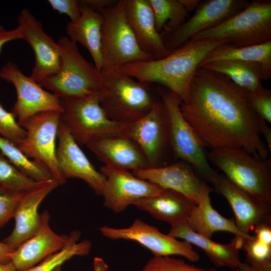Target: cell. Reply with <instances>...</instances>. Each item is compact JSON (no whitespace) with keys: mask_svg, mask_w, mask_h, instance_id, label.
Returning <instances> with one entry per match:
<instances>
[{"mask_svg":"<svg viewBox=\"0 0 271 271\" xmlns=\"http://www.w3.org/2000/svg\"><path fill=\"white\" fill-rule=\"evenodd\" d=\"M249 92L225 75L200 67L181 111L204 147L241 148L266 159L269 151L260 137L262 118L249 105Z\"/></svg>","mask_w":271,"mask_h":271,"instance_id":"cell-1","label":"cell"},{"mask_svg":"<svg viewBox=\"0 0 271 271\" xmlns=\"http://www.w3.org/2000/svg\"><path fill=\"white\" fill-rule=\"evenodd\" d=\"M227 40H189L161 59L129 63L121 69L127 76L143 83H158L177 94L183 102L188 96L192 80L207 55Z\"/></svg>","mask_w":271,"mask_h":271,"instance_id":"cell-2","label":"cell"},{"mask_svg":"<svg viewBox=\"0 0 271 271\" xmlns=\"http://www.w3.org/2000/svg\"><path fill=\"white\" fill-rule=\"evenodd\" d=\"M57 43L61 58L60 71L39 84L66 101L84 98L101 90V71L84 58L76 43L67 36L60 37Z\"/></svg>","mask_w":271,"mask_h":271,"instance_id":"cell-3","label":"cell"},{"mask_svg":"<svg viewBox=\"0 0 271 271\" xmlns=\"http://www.w3.org/2000/svg\"><path fill=\"white\" fill-rule=\"evenodd\" d=\"M100 104L110 119L123 123L137 120L157 102L148 84L124 74L120 68H102Z\"/></svg>","mask_w":271,"mask_h":271,"instance_id":"cell-4","label":"cell"},{"mask_svg":"<svg viewBox=\"0 0 271 271\" xmlns=\"http://www.w3.org/2000/svg\"><path fill=\"white\" fill-rule=\"evenodd\" d=\"M206 155L228 179L271 209L270 159L256 158L241 148L214 149Z\"/></svg>","mask_w":271,"mask_h":271,"instance_id":"cell-5","label":"cell"},{"mask_svg":"<svg viewBox=\"0 0 271 271\" xmlns=\"http://www.w3.org/2000/svg\"><path fill=\"white\" fill-rule=\"evenodd\" d=\"M225 39L237 47L260 44L271 41V1L254 0L241 11L217 26L190 40Z\"/></svg>","mask_w":271,"mask_h":271,"instance_id":"cell-6","label":"cell"},{"mask_svg":"<svg viewBox=\"0 0 271 271\" xmlns=\"http://www.w3.org/2000/svg\"><path fill=\"white\" fill-rule=\"evenodd\" d=\"M126 2L117 1L100 12L102 18V68H121L129 63L153 59L141 49L129 26L125 15Z\"/></svg>","mask_w":271,"mask_h":271,"instance_id":"cell-7","label":"cell"},{"mask_svg":"<svg viewBox=\"0 0 271 271\" xmlns=\"http://www.w3.org/2000/svg\"><path fill=\"white\" fill-rule=\"evenodd\" d=\"M61 112L49 110L38 113L20 125L27 131L19 146L28 158L45 168L59 185L67 181L60 169L56 156V139Z\"/></svg>","mask_w":271,"mask_h":271,"instance_id":"cell-8","label":"cell"},{"mask_svg":"<svg viewBox=\"0 0 271 271\" xmlns=\"http://www.w3.org/2000/svg\"><path fill=\"white\" fill-rule=\"evenodd\" d=\"M161 95L168 119L169 143L175 156L207 180L214 170L209 164L205 147L182 114L181 99L170 90Z\"/></svg>","mask_w":271,"mask_h":271,"instance_id":"cell-9","label":"cell"},{"mask_svg":"<svg viewBox=\"0 0 271 271\" xmlns=\"http://www.w3.org/2000/svg\"><path fill=\"white\" fill-rule=\"evenodd\" d=\"M101 96V90L80 99L61 100L63 110L60 119L77 143L84 145L93 136L124 133L127 123L107 116L100 104Z\"/></svg>","mask_w":271,"mask_h":271,"instance_id":"cell-10","label":"cell"},{"mask_svg":"<svg viewBox=\"0 0 271 271\" xmlns=\"http://www.w3.org/2000/svg\"><path fill=\"white\" fill-rule=\"evenodd\" d=\"M124 134L138 145L150 168L165 166L170 143L168 119L163 102H157L144 116L127 123Z\"/></svg>","mask_w":271,"mask_h":271,"instance_id":"cell-11","label":"cell"},{"mask_svg":"<svg viewBox=\"0 0 271 271\" xmlns=\"http://www.w3.org/2000/svg\"><path fill=\"white\" fill-rule=\"evenodd\" d=\"M0 78L15 86L17 100L12 112L21 125L35 114L45 111L62 112L61 99L26 76L14 62H8L0 70Z\"/></svg>","mask_w":271,"mask_h":271,"instance_id":"cell-12","label":"cell"},{"mask_svg":"<svg viewBox=\"0 0 271 271\" xmlns=\"http://www.w3.org/2000/svg\"><path fill=\"white\" fill-rule=\"evenodd\" d=\"M99 230L103 235L112 240L123 239L136 241L150 250L155 256L178 255L193 262L198 260L200 257L190 243L164 234L140 219H135L126 228L103 226Z\"/></svg>","mask_w":271,"mask_h":271,"instance_id":"cell-13","label":"cell"},{"mask_svg":"<svg viewBox=\"0 0 271 271\" xmlns=\"http://www.w3.org/2000/svg\"><path fill=\"white\" fill-rule=\"evenodd\" d=\"M100 172L106 178L101 194L104 206L115 213L124 211L137 200L159 194L163 190L128 170L103 165Z\"/></svg>","mask_w":271,"mask_h":271,"instance_id":"cell-14","label":"cell"},{"mask_svg":"<svg viewBox=\"0 0 271 271\" xmlns=\"http://www.w3.org/2000/svg\"><path fill=\"white\" fill-rule=\"evenodd\" d=\"M246 0H207L200 2L195 14L164 40L170 52L196 35L209 30L243 10Z\"/></svg>","mask_w":271,"mask_h":271,"instance_id":"cell-15","label":"cell"},{"mask_svg":"<svg viewBox=\"0 0 271 271\" xmlns=\"http://www.w3.org/2000/svg\"><path fill=\"white\" fill-rule=\"evenodd\" d=\"M25 40L32 47L35 61L30 77L40 83L57 74L61 58L57 42L44 31L42 23L27 9L22 10L17 18Z\"/></svg>","mask_w":271,"mask_h":271,"instance_id":"cell-16","label":"cell"},{"mask_svg":"<svg viewBox=\"0 0 271 271\" xmlns=\"http://www.w3.org/2000/svg\"><path fill=\"white\" fill-rule=\"evenodd\" d=\"M206 180L227 200L234 213L236 225L242 234L250 235V232L261 224L271 225V209L264 207L224 174L214 171Z\"/></svg>","mask_w":271,"mask_h":271,"instance_id":"cell-17","label":"cell"},{"mask_svg":"<svg viewBox=\"0 0 271 271\" xmlns=\"http://www.w3.org/2000/svg\"><path fill=\"white\" fill-rule=\"evenodd\" d=\"M84 145L104 165L132 171L150 168L139 147L124 133L93 136Z\"/></svg>","mask_w":271,"mask_h":271,"instance_id":"cell-18","label":"cell"},{"mask_svg":"<svg viewBox=\"0 0 271 271\" xmlns=\"http://www.w3.org/2000/svg\"><path fill=\"white\" fill-rule=\"evenodd\" d=\"M57 137V159L64 178L66 180L71 178L82 179L96 194L101 195L106 181L105 176L95 169L61 119Z\"/></svg>","mask_w":271,"mask_h":271,"instance_id":"cell-19","label":"cell"},{"mask_svg":"<svg viewBox=\"0 0 271 271\" xmlns=\"http://www.w3.org/2000/svg\"><path fill=\"white\" fill-rule=\"evenodd\" d=\"M50 215L44 210L40 214V224L37 231L13 252L10 261L17 271H25L36 265L49 255L64 248L72 239L69 235H59L49 225Z\"/></svg>","mask_w":271,"mask_h":271,"instance_id":"cell-20","label":"cell"},{"mask_svg":"<svg viewBox=\"0 0 271 271\" xmlns=\"http://www.w3.org/2000/svg\"><path fill=\"white\" fill-rule=\"evenodd\" d=\"M171 226L168 235L200 247L215 266H225L236 271H256L240 259L239 249L242 247L244 241L242 237L235 236L230 243L222 244L194 232L189 227L187 221Z\"/></svg>","mask_w":271,"mask_h":271,"instance_id":"cell-21","label":"cell"},{"mask_svg":"<svg viewBox=\"0 0 271 271\" xmlns=\"http://www.w3.org/2000/svg\"><path fill=\"white\" fill-rule=\"evenodd\" d=\"M59 185L53 180L25 193L13 217L15 220V227L10 235L2 241L4 243L15 250L37 231L40 224L39 206L44 199Z\"/></svg>","mask_w":271,"mask_h":271,"instance_id":"cell-22","label":"cell"},{"mask_svg":"<svg viewBox=\"0 0 271 271\" xmlns=\"http://www.w3.org/2000/svg\"><path fill=\"white\" fill-rule=\"evenodd\" d=\"M126 20L141 49L153 59L163 58L171 52L166 47L156 29L154 16L149 0H126Z\"/></svg>","mask_w":271,"mask_h":271,"instance_id":"cell-23","label":"cell"},{"mask_svg":"<svg viewBox=\"0 0 271 271\" xmlns=\"http://www.w3.org/2000/svg\"><path fill=\"white\" fill-rule=\"evenodd\" d=\"M132 173L162 188L181 193L197 203L203 180L190 164L183 160L167 166L134 170Z\"/></svg>","mask_w":271,"mask_h":271,"instance_id":"cell-24","label":"cell"},{"mask_svg":"<svg viewBox=\"0 0 271 271\" xmlns=\"http://www.w3.org/2000/svg\"><path fill=\"white\" fill-rule=\"evenodd\" d=\"M212 189L203 180L198 202L187 220L189 227L198 234L211 238L216 231H224L248 238L251 235L242 234L236 225L233 219H227L221 215L212 206L210 194Z\"/></svg>","mask_w":271,"mask_h":271,"instance_id":"cell-25","label":"cell"},{"mask_svg":"<svg viewBox=\"0 0 271 271\" xmlns=\"http://www.w3.org/2000/svg\"><path fill=\"white\" fill-rule=\"evenodd\" d=\"M196 204L181 193L163 188L159 194L137 200L132 205L172 225L187 221Z\"/></svg>","mask_w":271,"mask_h":271,"instance_id":"cell-26","label":"cell"},{"mask_svg":"<svg viewBox=\"0 0 271 271\" xmlns=\"http://www.w3.org/2000/svg\"><path fill=\"white\" fill-rule=\"evenodd\" d=\"M79 4L80 16L76 21H70L67 24V36L73 42L80 43L88 50L95 66L101 71L103 66L102 16L91 8L80 3Z\"/></svg>","mask_w":271,"mask_h":271,"instance_id":"cell-27","label":"cell"},{"mask_svg":"<svg viewBox=\"0 0 271 271\" xmlns=\"http://www.w3.org/2000/svg\"><path fill=\"white\" fill-rule=\"evenodd\" d=\"M221 60L259 63L262 66L261 80H268L271 77V41L246 47H237L229 44L220 45L207 55L199 68L209 63Z\"/></svg>","mask_w":271,"mask_h":271,"instance_id":"cell-28","label":"cell"},{"mask_svg":"<svg viewBox=\"0 0 271 271\" xmlns=\"http://www.w3.org/2000/svg\"><path fill=\"white\" fill-rule=\"evenodd\" d=\"M201 67L225 75L235 84L250 92L263 86L261 83L262 66L258 62L221 60L209 63Z\"/></svg>","mask_w":271,"mask_h":271,"instance_id":"cell-29","label":"cell"},{"mask_svg":"<svg viewBox=\"0 0 271 271\" xmlns=\"http://www.w3.org/2000/svg\"><path fill=\"white\" fill-rule=\"evenodd\" d=\"M157 31L164 41L189 19V13L179 0H149Z\"/></svg>","mask_w":271,"mask_h":271,"instance_id":"cell-30","label":"cell"},{"mask_svg":"<svg viewBox=\"0 0 271 271\" xmlns=\"http://www.w3.org/2000/svg\"><path fill=\"white\" fill-rule=\"evenodd\" d=\"M0 152L24 174L38 182L54 180L44 167L28 158L19 148L0 136Z\"/></svg>","mask_w":271,"mask_h":271,"instance_id":"cell-31","label":"cell"},{"mask_svg":"<svg viewBox=\"0 0 271 271\" xmlns=\"http://www.w3.org/2000/svg\"><path fill=\"white\" fill-rule=\"evenodd\" d=\"M80 235V231H74L72 239L64 248L47 257L39 264L25 271H54L75 256L87 255L90 251L91 243L88 240L78 242Z\"/></svg>","mask_w":271,"mask_h":271,"instance_id":"cell-32","label":"cell"},{"mask_svg":"<svg viewBox=\"0 0 271 271\" xmlns=\"http://www.w3.org/2000/svg\"><path fill=\"white\" fill-rule=\"evenodd\" d=\"M44 183L36 182L24 174L0 152V186L21 192H27Z\"/></svg>","mask_w":271,"mask_h":271,"instance_id":"cell-33","label":"cell"},{"mask_svg":"<svg viewBox=\"0 0 271 271\" xmlns=\"http://www.w3.org/2000/svg\"><path fill=\"white\" fill-rule=\"evenodd\" d=\"M242 248L246 253L247 264L256 271H271V243L250 235L244 239Z\"/></svg>","mask_w":271,"mask_h":271,"instance_id":"cell-34","label":"cell"},{"mask_svg":"<svg viewBox=\"0 0 271 271\" xmlns=\"http://www.w3.org/2000/svg\"><path fill=\"white\" fill-rule=\"evenodd\" d=\"M26 135V130L16 121L13 112L7 111L0 101V136L19 147Z\"/></svg>","mask_w":271,"mask_h":271,"instance_id":"cell-35","label":"cell"},{"mask_svg":"<svg viewBox=\"0 0 271 271\" xmlns=\"http://www.w3.org/2000/svg\"><path fill=\"white\" fill-rule=\"evenodd\" d=\"M142 271H217L206 270L186 263L183 259L166 256H154L148 261Z\"/></svg>","mask_w":271,"mask_h":271,"instance_id":"cell-36","label":"cell"},{"mask_svg":"<svg viewBox=\"0 0 271 271\" xmlns=\"http://www.w3.org/2000/svg\"><path fill=\"white\" fill-rule=\"evenodd\" d=\"M25 193L0 186V229L13 218Z\"/></svg>","mask_w":271,"mask_h":271,"instance_id":"cell-37","label":"cell"},{"mask_svg":"<svg viewBox=\"0 0 271 271\" xmlns=\"http://www.w3.org/2000/svg\"><path fill=\"white\" fill-rule=\"evenodd\" d=\"M249 105L259 117L271 122V91L262 86L257 90L249 92Z\"/></svg>","mask_w":271,"mask_h":271,"instance_id":"cell-38","label":"cell"},{"mask_svg":"<svg viewBox=\"0 0 271 271\" xmlns=\"http://www.w3.org/2000/svg\"><path fill=\"white\" fill-rule=\"evenodd\" d=\"M51 7L60 14L67 15L71 22H75L80 16V4L77 0H49Z\"/></svg>","mask_w":271,"mask_h":271,"instance_id":"cell-39","label":"cell"},{"mask_svg":"<svg viewBox=\"0 0 271 271\" xmlns=\"http://www.w3.org/2000/svg\"><path fill=\"white\" fill-rule=\"evenodd\" d=\"M18 39H23L22 31L19 26H18L14 29L8 30L0 24V53L6 43Z\"/></svg>","mask_w":271,"mask_h":271,"instance_id":"cell-40","label":"cell"},{"mask_svg":"<svg viewBox=\"0 0 271 271\" xmlns=\"http://www.w3.org/2000/svg\"><path fill=\"white\" fill-rule=\"evenodd\" d=\"M79 1L80 4L87 6L98 13L105 8L113 6L117 2L114 0H81Z\"/></svg>","mask_w":271,"mask_h":271,"instance_id":"cell-41","label":"cell"},{"mask_svg":"<svg viewBox=\"0 0 271 271\" xmlns=\"http://www.w3.org/2000/svg\"><path fill=\"white\" fill-rule=\"evenodd\" d=\"M260 133H261L264 137L268 148L269 150V152H271V130L265 120L261 119L259 123Z\"/></svg>","mask_w":271,"mask_h":271,"instance_id":"cell-42","label":"cell"},{"mask_svg":"<svg viewBox=\"0 0 271 271\" xmlns=\"http://www.w3.org/2000/svg\"><path fill=\"white\" fill-rule=\"evenodd\" d=\"M14 250L3 242L0 241V262L10 261Z\"/></svg>","mask_w":271,"mask_h":271,"instance_id":"cell-43","label":"cell"},{"mask_svg":"<svg viewBox=\"0 0 271 271\" xmlns=\"http://www.w3.org/2000/svg\"><path fill=\"white\" fill-rule=\"evenodd\" d=\"M93 271H108V266L102 258L96 257L93 260Z\"/></svg>","mask_w":271,"mask_h":271,"instance_id":"cell-44","label":"cell"},{"mask_svg":"<svg viewBox=\"0 0 271 271\" xmlns=\"http://www.w3.org/2000/svg\"><path fill=\"white\" fill-rule=\"evenodd\" d=\"M179 1L188 12L196 9L201 2L200 0H179Z\"/></svg>","mask_w":271,"mask_h":271,"instance_id":"cell-45","label":"cell"},{"mask_svg":"<svg viewBox=\"0 0 271 271\" xmlns=\"http://www.w3.org/2000/svg\"><path fill=\"white\" fill-rule=\"evenodd\" d=\"M0 271H17L11 261L0 262Z\"/></svg>","mask_w":271,"mask_h":271,"instance_id":"cell-46","label":"cell"},{"mask_svg":"<svg viewBox=\"0 0 271 271\" xmlns=\"http://www.w3.org/2000/svg\"><path fill=\"white\" fill-rule=\"evenodd\" d=\"M54 271H61V266L57 267Z\"/></svg>","mask_w":271,"mask_h":271,"instance_id":"cell-47","label":"cell"}]
</instances>
